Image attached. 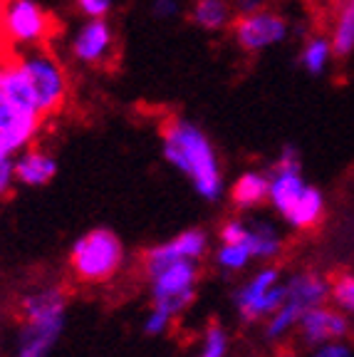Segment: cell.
Here are the masks:
<instances>
[{
  "label": "cell",
  "mask_w": 354,
  "mask_h": 357,
  "mask_svg": "<svg viewBox=\"0 0 354 357\" xmlns=\"http://www.w3.org/2000/svg\"><path fill=\"white\" fill-rule=\"evenodd\" d=\"M181 13V3L178 0H151V15L161 22H169Z\"/></svg>",
  "instance_id": "484cf974"
},
{
  "label": "cell",
  "mask_w": 354,
  "mask_h": 357,
  "mask_svg": "<svg viewBox=\"0 0 354 357\" xmlns=\"http://www.w3.org/2000/svg\"><path fill=\"white\" fill-rule=\"evenodd\" d=\"M349 333H352V323H349L347 312L330 305H320L315 310H310L298 325L300 342L307 345L310 350L327 345V342L344 340Z\"/></svg>",
  "instance_id": "5bb4252c"
},
{
  "label": "cell",
  "mask_w": 354,
  "mask_h": 357,
  "mask_svg": "<svg viewBox=\"0 0 354 357\" xmlns=\"http://www.w3.org/2000/svg\"><path fill=\"white\" fill-rule=\"evenodd\" d=\"M3 3H6V0H0V6H3Z\"/></svg>",
  "instance_id": "1f68e13d"
},
{
  "label": "cell",
  "mask_w": 354,
  "mask_h": 357,
  "mask_svg": "<svg viewBox=\"0 0 354 357\" xmlns=\"http://www.w3.org/2000/svg\"><path fill=\"white\" fill-rule=\"evenodd\" d=\"M22 75L28 79V87L33 92V102L43 117H52L65 107L70 97V79L62 62L45 47L22 50L15 55Z\"/></svg>",
  "instance_id": "52a82bcc"
},
{
  "label": "cell",
  "mask_w": 354,
  "mask_h": 357,
  "mask_svg": "<svg viewBox=\"0 0 354 357\" xmlns=\"http://www.w3.org/2000/svg\"><path fill=\"white\" fill-rule=\"evenodd\" d=\"M15 156L0 149V199L15 189Z\"/></svg>",
  "instance_id": "d4e9b609"
},
{
  "label": "cell",
  "mask_w": 354,
  "mask_h": 357,
  "mask_svg": "<svg viewBox=\"0 0 354 357\" xmlns=\"http://www.w3.org/2000/svg\"><path fill=\"white\" fill-rule=\"evenodd\" d=\"M149 293V310L141 320L146 337H164L194 305L201 285V261H178L141 271Z\"/></svg>",
  "instance_id": "3957f363"
},
{
  "label": "cell",
  "mask_w": 354,
  "mask_h": 357,
  "mask_svg": "<svg viewBox=\"0 0 354 357\" xmlns=\"http://www.w3.org/2000/svg\"><path fill=\"white\" fill-rule=\"evenodd\" d=\"M285 280L277 266H263L233 290V307L243 323H266L282 305Z\"/></svg>",
  "instance_id": "9c48e42d"
},
{
  "label": "cell",
  "mask_w": 354,
  "mask_h": 357,
  "mask_svg": "<svg viewBox=\"0 0 354 357\" xmlns=\"http://www.w3.org/2000/svg\"><path fill=\"white\" fill-rule=\"evenodd\" d=\"M3 40H6V38H3V30H0V43H3Z\"/></svg>",
  "instance_id": "4dcf8cb0"
},
{
  "label": "cell",
  "mask_w": 354,
  "mask_h": 357,
  "mask_svg": "<svg viewBox=\"0 0 354 357\" xmlns=\"http://www.w3.org/2000/svg\"><path fill=\"white\" fill-rule=\"evenodd\" d=\"M253 251L255 261H275L282 253V236L268 218L245 216V238L240 241Z\"/></svg>",
  "instance_id": "e0dca14e"
},
{
  "label": "cell",
  "mask_w": 354,
  "mask_h": 357,
  "mask_svg": "<svg viewBox=\"0 0 354 357\" xmlns=\"http://www.w3.org/2000/svg\"><path fill=\"white\" fill-rule=\"evenodd\" d=\"M332 57L334 55H332L330 38H325V35H310L298 52V65L307 75H312V77H320V75H325L327 67H330Z\"/></svg>",
  "instance_id": "ffe728a7"
},
{
  "label": "cell",
  "mask_w": 354,
  "mask_h": 357,
  "mask_svg": "<svg viewBox=\"0 0 354 357\" xmlns=\"http://www.w3.org/2000/svg\"><path fill=\"white\" fill-rule=\"evenodd\" d=\"M231 350V335L221 323H208L201 335L196 357H228Z\"/></svg>",
  "instance_id": "7402d4cb"
},
{
  "label": "cell",
  "mask_w": 354,
  "mask_h": 357,
  "mask_svg": "<svg viewBox=\"0 0 354 357\" xmlns=\"http://www.w3.org/2000/svg\"><path fill=\"white\" fill-rule=\"evenodd\" d=\"M70 296L60 283H40L17 301V330L10 357H50L67 328Z\"/></svg>",
  "instance_id": "7a4b0ae2"
},
{
  "label": "cell",
  "mask_w": 354,
  "mask_h": 357,
  "mask_svg": "<svg viewBox=\"0 0 354 357\" xmlns=\"http://www.w3.org/2000/svg\"><path fill=\"white\" fill-rule=\"evenodd\" d=\"M233 0H191L188 20L203 33H221L236 20Z\"/></svg>",
  "instance_id": "ac0fdd59"
},
{
  "label": "cell",
  "mask_w": 354,
  "mask_h": 357,
  "mask_svg": "<svg viewBox=\"0 0 354 357\" xmlns=\"http://www.w3.org/2000/svg\"><path fill=\"white\" fill-rule=\"evenodd\" d=\"M228 199L233 208L240 213H250L261 208L270 199V176L268 169H245L228 186Z\"/></svg>",
  "instance_id": "9a60e30c"
},
{
  "label": "cell",
  "mask_w": 354,
  "mask_h": 357,
  "mask_svg": "<svg viewBox=\"0 0 354 357\" xmlns=\"http://www.w3.org/2000/svg\"><path fill=\"white\" fill-rule=\"evenodd\" d=\"M231 33L240 50L248 55H258V52H266L288 40L290 22L285 15L266 8V10L250 13V15H236Z\"/></svg>",
  "instance_id": "30bf717a"
},
{
  "label": "cell",
  "mask_w": 354,
  "mask_h": 357,
  "mask_svg": "<svg viewBox=\"0 0 354 357\" xmlns=\"http://www.w3.org/2000/svg\"><path fill=\"white\" fill-rule=\"evenodd\" d=\"M0 30L10 45L35 50L55 35V20L38 0H6L0 6Z\"/></svg>",
  "instance_id": "ba28073f"
},
{
  "label": "cell",
  "mask_w": 354,
  "mask_h": 357,
  "mask_svg": "<svg viewBox=\"0 0 354 357\" xmlns=\"http://www.w3.org/2000/svg\"><path fill=\"white\" fill-rule=\"evenodd\" d=\"M277 357H298V352H293V350H280V352H277Z\"/></svg>",
  "instance_id": "f546056e"
},
{
  "label": "cell",
  "mask_w": 354,
  "mask_h": 357,
  "mask_svg": "<svg viewBox=\"0 0 354 357\" xmlns=\"http://www.w3.org/2000/svg\"><path fill=\"white\" fill-rule=\"evenodd\" d=\"M270 176V204L277 216L295 231H312L325 218V194L317 186L307 184L302 176L300 151L285 144L277 151L275 162L268 167Z\"/></svg>",
  "instance_id": "277c9868"
},
{
  "label": "cell",
  "mask_w": 354,
  "mask_h": 357,
  "mask_svg": "<svg viewBox=\"0 0 354 357\" xmlns=\"http://www.w3.org/2000/svg\"><path fill=\"white\" fill-rule=\"evenodd\" d=\"M70 57L82 67H105L114 60L119 38L114 25L107 20H84L70 38Z\"/></svg>",
  "instance_id": "8fae6325"
},
{
  "label": "cell",
  "mask_w": 354,
  "mask_h": 357,
  "mask_svg": "<svg viewBox=\"0 0 354 357\" xmlns=\"http://www.w3.org/2000/svg\"><path fill=\"white\" fill-rule=\"evenodd\" d=\"M6 102V84H3V70H0V105Z\"/></svg>",
  "instance_id": "f1b7e54d"
},
{
  "label": "cell",
  "mask_w": 354,
  "mask_h": 357,
  "mask_svg": "<svg viewBox=\"0 0 354 357\" xmlns=\"http://www.w3.org/2000/svg\"><path fill=\"white\" fill-rule=\"evenodd\" d=\"M210 253V234L201 226L178 231L171 238L154 243L141 256V271L178 261H203Z\"/></svg>",
  "instance_id": "4fadbf2b"
},
{
  "label": "cell",
  "mask_w": 354,
  "mask_h": 357,
  "mask_svg": "<svg viewBox=\"0 0 354 357\" xmlns=\"http://www.w3.org/2000/svg\"><path fill=\"white\" fill-rule=\"evenodd\" d=\"M43 114L35 107L6 100L0 105V149L10 156L30 149L43 129Z\"/></svg>",
  "instance_id": "7c38bea8"
},
{
  "label": "cell",
  "mask_w": 354,
  "mask_h": 357,
  "mask_svg": "<svg viewBox=\"0 0 354 357\" xmlns=\"http://www.w3.org/2000/svg\"><path fill=\"white\" fill-rule=\"evenodd\" d=\"M332 283V301L339 310L354 315V275L352 273H342L337 278L330 280Z\"/></svg>",
  "instance_id": "603a6c76"
},
{
  "label": "cell",
  "mask_w": 354,
  "mask_h": 357,
  "mask_svg": "<svg viewBox=\"0 0 354 357\" xmlns=\"http://www.w3.org/2000/svg\"><path fill=\"white\" fill-rule=\"evenodd\" d=\"M127 248L116 231L97 226L72 241L67 251V266L75 280L84 285H105L122 273Z\"/></svg>",
  "instance_id": "5b68a950"
},
{
  "label": "cell",
  "mask_w": 354,
  "mask_h": 357,
  "mask_svg": "<svg viewBox=\"0 0 354 357\" xmlns=\"http://www.w3.org/2000/svg\"><path fill=\"white\" fill-rule=\"evenodd\" d=\"M213 261H216L218 271H223L228 275H238L243 273L245 268H250V263L255 258L253 251L245 243H218L216 253H213Z\"/></svg>",
  "instance_id": "44dd1931"
},
{
  "label": "cell",
  "mask_w": 354,
  "mask_h": 357,
  "mask_svg": "<svg viewBox=\"0 0 354 357\" xmlns=\"http://www.w3.org/2000/svg\"><path fill=\"white\" fill-rule=\"evenodd\" d=\"M332 298V283L317 271H298L285 280V298L282 305L266 320L263 337L268 342L285 340L300 325V320L315 307L325 305Z\"/></svg>",
  "instance_id": "8992f818"
},
{
  "label": "cell",
  "mask_w": 354,
  "mask_h": 357,
  "mask_svg": "<svg viewBox=\"0 0 354 357\" xmlns=\"http://www.w3.org/2000/svg\"><path fill=\"white\" fill-rule=\"evenodd\" d=\"M161 156L181 174L191 191L206 204H218L226 196V174L216 144L199 122L181 114L167 117L159 127Z\"/></svg>",
  "instance_id": "6da1fadb"
},
{
  "label": "cell",
  "mask_w": 354,
  "mask_h": 357,
  "mask_svg": "<svg viewBox=\"0 0 354 357\" xmlns=\"http://www.w3.org/2000/svg\"><path fill=\"white\" fill-rule=\"evenodd\" d=\"M116 0H75V8L84 20H107Z\"/></svg>",
  "instance_id": "cb8c5ba5"
},
{
  "label": "cell",
  "mask_w": 354,
  "mask_h": 357,
  "mask_svg": "<svg viewBox=\"0 0 354 357\" xmlns=\"http://www.w3.org/2000/svg\"><path fill=\"white\" fill-rule=\"evenodd\" d=\"M268 0H233V8L238 15H250V13L266 10Z\"/></svg>",
  "instance_id": "83f0119b"
},
{
  "label": "cell",
  "mask_w": 354,
  "mask_h": 357,
  "mask_svg": "<svg viewBox=\"0 0 354 357\" xmlns=\"http://www.w3.org/2000/svg\"><path fill=\"white\" fill-rule=\"evenodd\" d=\"M330 45H332V55L337 60H347L354 52V0H339L337 3Z\"/></svg>",
  "instance_id": "d6986e66"
},
{
  "label": "cell",
  "mask_w": 354,
  "mask_h": 357,
  "mask_svg": "<svg viewBox=\"0 0 354 357\" xmlns=\"http://www.w3.org/2000/svg\"><path fill=\"white\" fill-rule=\"evenodd\" d=\"M307 357H354V350L347 342L337 340V342H327V345L312 347Z\"/></svg>",
  "instance_id": "4316f807"
},
{
  "label": "cell",
  "mask_w": 354,
  "mask_h": 357,
  "mask_svg": "<svg viewBox=\"0 0 354 357\" xmlns=\"http://www.w3.org/2000/svg\"><path fill=\"white\" fill-rule=\"evenodd\" d=\"M57 176V159L47 149L30 146L15 156V181L25 189H43Z\"/></svg>",
  "instance_id": "2e32d148"
}]
</instances>
